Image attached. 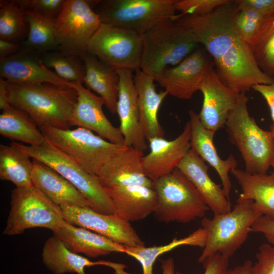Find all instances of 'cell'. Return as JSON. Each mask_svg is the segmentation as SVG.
I'll list each match as a JSON object with an SVG mask.
<instances>
[{
	"mask_svg": "<svg viewBox=\"0 0 274 274\" xmlns=\"http://www.w3.org/2000/svg\"><path fill=\"white\" fill-rule=\"evenodd\" d=\"M235 8L234 2L231 1L209 14L181 16L177 21L204 47L223 83L239 94L246 93L256 85L271 84L273 78L259 68L251 47L236 31Z\"/></svg>",
	"mask_w": 274,
	"mask_h": 274,
	"instance_id": "6da1fadb",
	"label": "cell"
},
{
	"mask_svg": "<svg viewBox=\"0 0 274 274\" xmlns=\"http://www.w3.org/2000/svg\"><path fill=\"white\" fill-rule=\"evenodd\" d=\"M6 81L10 105L27 113L39 128L70 129L77 100L75 89L49 83L26 85Z\"/></svg>",
	"mask_w": 274,
	"mask_h": 274,
	"instance_id": "7a4b0ae2",
	"label": "cell"
},
{
	"mask_svg": "<svg viewBox=\"0 0 274 274\" xmlns=\"http://www.w3.org/2000/svg\"><path fill=\"white\" fill-rule=\"evenodd\" d=\"M246 93L238 95L225 126L229 141L238 149L245 171L265 174L274 160V134L260 127L249 114Z\"/></svg>",
	"mask_w": 274,
	"mask_h": 274,
	"instance_id": "3957f363",
	"label": "cell"
},
{
	"mask_svg": "<svg viewBox=\"0 0 274 274\" xmlns=\"http://www.w3.org/2000/svg\"><path fill=\"white\" fill-rule=\"evenodd\" d=\"M262 215L250 199L238 197L229 212L203 217L201 227L207 233L206 243L197 259L202 263L208 257L220 253L229 259L246 241L252 226Z\"/></svg>",
	"mask_w": 274,
	"mask_h": 274,
	"instance_id": "277c9868",
	"label": "cell"
},
{
	"mask_svg": "<svg viewBox=\"0 0 274 274\" xmlns=\"http://www.w3.org/2000/svg\"><path fill=\"white\" fill-rule=\"evenodd\" d=\"M142 38L140 70L154 80L166 68L181 62L198 45L189 30L177 20L151 29Z\"/></svg>",
	"mask_w": 274,
	"mask_h": 274,
	"instance_id": "5b68a950",
	"label": "cell"
},
{
	"mask_svg": "<svg viewBox=\"0 0 274 274\" xmlns=\"http://www.w3.org/2000/svg\"><path fill=\"white\" fill-rule=\"evenodd\" d=\"M176 0L94 1V11L101 23L124 28L140 34L177 20Z\"/></svg>",
	"mask_w": 274,
	"mask_h": 274,
	"instance_id": "8992f818",
	"label": "cell"
},
{
	"mask_svg": "<svg viewBox=\"0 0 274 274\" xmlns=\"http://www.w3.org/2000/svg\"><path fill=\"white\" fill-rule=\"evenodd\" d=\"M32 159L47 164L71 182L89 201L93 210L101 214H115L113 201L98 176L89 173L76 161L52 145L47 139L40 146L12 142Z\"/></svg>",
	"mask_w": 274,
	"mask_h": 274,
	"instance_id": "52a82bcc",
	"label": "cell"
},
{
	"mask_svg": "<svg viewBox=\"0 0 274 274\" xmlns=\"http://www.w3.org/2000/svg\"><path fill=\"white\" fill-rule=\"evenodd\" d=\"M158 220L188 223L203 217L210 209L190 181L178 168L153 181Z\"/></svg>",
	"mask_w": 274,
	"mask_h": 274,
	"instance_id": "ba28073f",
	"label": "cell"
},
{
	"mask_svg": "<svg viewBox=\"0 0 274 274\" xmlns=\"http://www.w3.org/2000/svg\"><path fill=\"white\" fill-rule=\"evenodd\" d=\"M64 221L60 206L33 185L11 191L10 210L3 234L15 235L30 228L57 229Z\"/></svg>",
	"mask_w": 274,
	"mask_h": 274,
	"instance_id": "9c48e42d",
	"label": "cell"
},
{
	"mask_svg": "<svg viewBox=\"0 0 274 274\" xmlns=\"http://www.w3.org/2000/svg\"><path fill=\"white\" fill-rule=\"evenodd\" d=\"M40 129L52 145L86 171L97 176L104 163L123 146L111 143L83 127L61 129L44 126Z\"/></svg>",
	"mask_w": 274,
	"mask_h": 274,
	"instance_id": "30bf717a",
	"label": "cell"
},
{
	"mask_svg": "<svg viewBox=\"0 0 274 274\" xmlns=\"http://www.w3.org/2000/svg\"><path fill=\"white\" fill-rule=\"evenodd\" d=\"M142 35L124 28L101 23L90 40L87 51L117 70L140 69Z\"/></svg>",
	"mask_w": 274,
	"mask_h": 274,
	"instance_id": "8fae6325",
	"label": "cell"
},
{
	"mask_svg": "<svg viewBox=\"0 0 274 274\" xmlns=\"http://www.w3.org/2000/svg\"><path fill=\"white\" fill-rule=\"evenodd\" d=\"M92 8V1L65 0L55 18L58 49L80 56L87 52L90 40L101 24Z\"/></svg>",
	"mask_w": 274,
	"mask_h": 274,
	"instance_id": "7c38bea8",
	"label": "cell"
},
{
	"mask_svg": "<svg viewBox=\"0 0 274 274\" xmlns=\"http://www.w3.org/2000/svg\"><path fill=\"white\" fill-rule=\"evenodd\" d=\"M60 207L64 220L72 225L93 231L125 247L145 246L129 222L116 214H104L89 208L66 204Z\"/></svg>",
	"mask_w": 274,
	"mask_h": 274,
	"instance_id": "4fadbf2b",
	"label": "cell"
},
{
	"mask_svg": "<svg viewBox=\"0 0 274 274\" xmlns=\"http://www.w3.org/2000/svg\"><path fill=\"white\" fill-rule=\"evenodd\" d=\"M213 66L205 52L196 49L176 65L166 68L155 81L168 94L188 100L200 91L209 71Z\"/></svg>",
	"mask_w": 274,
	"mask_h": 274,
	"instance_id": "5bb4252c",
	"label": "cell"
},
{
	"mask_svg": "<svg viewBox=\"0 0 274 274\" xmlns=\"http://www.w3.org/2000/svg\"><path fill=\"white\" fill-rule=\"evenodd\" d=\"M71 86L77 93L71 126L85 128L111 143L124 145V140L119 128L114 126L104 114V99L84 87L82 83H71Z\"/></svg>",
	"mask_w": 274,
	"mask_h": 274,
	"instance_id": "9a60e30c",
	"label": "cell"
},
{
	"mask_svg": "<svg viewBox=\"0 0 274 274\" xmlns=\"http://www.w3.org/2000/svg\"><path fill=\"white\" fill-rule=\"evenodd\" d=\"M191 127L188 121L182 132L175 139L167 140L155 137L148 140L150 152L143 158L146 176L152 181L177 168L191 149Z\"/></svg>",
	"mask_w": 274,
	"mask_h": 274,
	"instance_id": "2e32d148",
	"label": "cell"
},
{
	"mask_svg": "<svg viewBox=\"0 0 274 274\" xmlns=\"http://www.w3.org/2000/svg\"><path fill=\"white\" fill-rule=\"evenodd\" d=\"M143 151L123 145L102 165L98 173L104 188L130 185L152 187L153 181L146 175Z\"/></svg>",
	"mask_w": 274,
	"mask_h": 274,
	"instance_id": "e0dca14e",
	"label": "cell"
},
{
	"mask_svg": "<svg viewBox=\"0 0 274 274\" xmlns=\"http://www.w3.org/2000/svg\"><path fill=\"white\" fill-rule=\"evenodd\" d=\"M200 91L203 95L200 121L206 128L216 132L225 125L238 94L223 83L214 67L209 71Z\"/></svg>",
	"mask_w": 274,
	"mask_h": 274,
	"instance_id": "ac0fdd59",
	"label": "cell"
},
{
	"mask_svg": "<svg viewBox=\"0 0 274 274\" xmlns=\"http://www.w3.org/2000/svg\"><path fill=\"white\" fill-rule=\"evenodd\" d=\"M1 78L12 83L39 85L52 84L71 87V83L60 77L46 67L39 57L26 48L0 60Z\"/></svg>",
	"mask_w": 274,
	"mask_h": 274,
	"instance_id": "d6986e66",
	"label": "cell"
},
{
	"mask_svg": "<svg viewBox=\"0 0 274 274\" xmlns=\"http://www.w3.org/2000/svg\"><path fill=\"white\" fill-rule=\"evenodd\" d=\"M119 76L118 96L116 107L119 129L124 140V145L142 151L148 148L147 139L140 122L137 94L132 72L117 70Z\"/></svg>",
	"mask_w": 274,
	"mask_h": 274,
	"instance_id": "ffe728a7",
	"label": "cell"
},
{
	"mask_svg": "<svg viewBox=\"0 0 274 274\" xmlns=\"http://www.w3.org/2000/svg\"><path fill=\"white\" fill-rule=\"evenodd\" d=\"M178 168L196 188L205 203L214 215L231 210V203L220 185L210 177L208 166L191 149L178 165Z\"/></svg>",
	"mask_w": 274,
	"mask_h": 274,
	"instance_id": "44dd1931",
	"label": "cell"
},
{
	"mask_svg": "<svg viewBox=\"0 0 274 274\" xmlns=\"http://www.w3.org/2000/svg\"><path fill=\"white\" fill-rule=\"evenodd\" d=\"M42 257L46 267L54 274H86V267L95 265L109 267L114 270L115 274H132L125 271L126 266L124 264L106 260L93 261L72 252L55 235L46 241L42 250Z\"/></svg>",
	"mask_w": 274,
	"mask_h": 274,
	"instance_id": "7402d4cb",
	"label": "cell"
},
{
	"mask_svg": "<svg viewBox=\"0 0 274 274\" xmlns=\"http://www.w3.org/2000/svg\"><path fill=\"white\" fill-rule=\"evenodd\" d=\"M189 116L188 121L191 127V149L216 170L225 193L229 198L232 188L229 173L231 169L236 168V160L232 154L226 159H221L213 142L216 132L206 128L201 123L198 114L193 111H189Z\"/></svg>",
	"mask_w": 274,
	"mask_h": 274,
	"instance_id": "603a6c76",
	"label": "cell"
},
{
	"mask_svg": "<svg viewBox=\"0 0 274 274\" xmlns=\"http://www.w3.org/2000/svg\"><path fill=\"white\" fill-rule=\"evenodd\" d=\"M32 162V185L53 203L91 208L89 201L56 170L39 160L33 159Z\"/></svg>",
	"mask_w": 274,
	"mask_h": 274,
	"instance_id": "cb8c5ba5",
	"label": "cell"
},
{
	"mask_svg": "<svg viewBox=\"0 0 274 274\" xmlns=\"http://www.w3.org/2000/svg\"><path fill=\"white\" fill-rule=\"evenodd\" d=\"M104 188L113 201L115 214L129 222L142 220L155 211L157 199L152 187L130 185Z\"/></svg>",
	"mask_w": 274,
	"mask_h": 274,
	"instance_id": "d4e9b609",
	"label": "cell"
},
{
	"mask_svg": "<svg viewBox=\"0 0 274 274\" xmlns=\"http://www.w3.org/2000/svg\"><path fill=\"white\" fill-rule=\"evenodd\" d=\"M53 233L62 241L70 251L83 254L88 257L95 258L113 252L125 253L124 246L65 220Z\"/></svg>",
	"mask_w": 274,
	"mask_h": 274,
	"instance_id": "484cf974",
	"label": "cell"
},
{
	"mask_svg": "<svg viewBox=\"0 0 274 274\" xmlns=\"http://www.w3.org/2000/svg\"><path fill=\"white\" fill-rule=\"evenodd\" d=\"M134 82L140 122L147 140L164 137V131L159 122L158 113L168 93L165 90L157 92L154 79L140 70L135 72Z\"/></svg>",
	"mask_w": 274,
	"mask_h": 274,
	"instance_id": "4316f807",
	"label": "cell"
},
{
	"mask_svg": "<svg viewBox=\"0 0 274 274\" xmlns=\"http://www.w3.org/2000/svg\"><path fill=\"white\" fill-rule=\"evenodd\" d=\"M85 66L83 83L105 101L113 114L116 113L119 76L117 70L104 63L87 51L81 56Z\"/></svg>",
	"mask_w": 274,
	"mask_h": 274,
	"instance_id": "83f0119b",
	"label": "cell"
},
{
	"mask_svg": "<svg viewBox=\"0 0 274 274\" xmlns=\"http://www.w3.org/2000/svg\"><path fill=\"white\" fill-rule=\"evenodd\" d=\"M230 173L242 189L239 197L252 200L262 215L274 218V175L251 174L233 168Z\"/></svg>",
	"mask_w": 274,
	"mask_h": 274,
	"instance_id": "f1b7e54d",
	"label": "cell"
},
{
	"mask_svg": "<svg viewBox=\"0 0 274 274\" xmlns=\"http://www.w3.org/2000/svg\"><path fill=\"white\" fill-rule=\"evenodd\" d=\"M0 134L12 142L31 146L41 145L46 140L40 129L25 112L9 106L0 115Z\"/></svg>",
	"mask_w": 274,
	"mask_h": 274,
	"instance_id": "f546056e",
	"label": "cell"
},
{
	"mask_svg": "<svg viewBox=\"0 0 274 274\" xmlns=\"http://www.w3.org/2000/svg\"><path fill=\"white\" fill-rule=\"evenodd\" d=\"M30 156L12 145H0V179L12 182L17 188L33 185L32 162Z\"/></svg>",
	"mask_w": 274,
	"mask_h": 274,
	"instance_id": "4dcf8cb0",
	"label": "cell"
},
{
	"mask_svg": "<svg viewBox=\"0 0 274 274\" xmlns=\"http://www.w3.org/2000/svg\"><path fill=\"white\" fill-rule=\"evenodd\" d=\"M206 230L200 227L187 236L182 238H174L168 244L146 247H125V253L137 260L142 265L143 274H154L153 265L161 255L182 246H190L203 248L207 240Z\"/></svg>",
	"mask_w": 274,
	"mask_h": 274,
	"instance_id": "1f68e13d",
	"label": "cell"
},
{
	"mask_svg": "<svg viewBox=\"0 0 274 274\" xmlns=\"http://www.w3.org/2000/svg\"><path fill=\"white\" fill-rule=\"evenodd\" d=\"M24 16L29 28L25 42L26 48L42 53L58 49L55 31V18L29 10L25 11Z\"/></svg>",
	"mask_w": 274,
	"mask_h": 274,
	"instance_id": "d6a6232c",
	"label": "cell"
},
{
	"mask_svg": "<svg viewBox=\"0 0 274 274\" xmlns=\"http://www.w3.org/2000/svg\"><path fill=\"white\" fill-rule=\"evenodd\" d=\"M41 59L45 65L52 68L62 80L71 83H83L85 66L80 56L69 54L60 50L44 52Z\"/></svg>",
	"mask_w": 274,
	"mask_h": 274,
	"instance_id": "836d02e7",
	"label": "cell"
},
{
	"mask_svg": "<svg viewBox=\"0 0 274 274\" xmlns=\"http://www.w3.org/2000/svg\"><path fill=\"white\" fill-rule=\"evenodd\" d=\"M273 17L274 14H263L251 9H237L236 7L233 23L237 33L251 47Z\"/></svg>",
	"mask_w": 274,
	"mask_h": 274,
	"instance_id": "e575fe53",
	"label": "cell"
},
{
	"mask_svg": "<svg viewBox=\"0 0 274 274\" xmlns=\"http://www.w3.org/2000/svg\"><path fill=\"white\" fill-rule=\"evenodd\" d=\"M25 10L15 1L1 2L0 40L11 42L21 38L26 30Z\"/></svg>",
	"mask_w": 274,
	"mask_h": 274,
	"instance_id": "d590c367",
	"label": "cell"
},
{
	"mask_svg": "<svg viewBox=\"0 0 274 274\" xmlns=\"http://www.w3.org/2000/svg\"><path fill=\"white\" fill-rule=\"evenodd\" d=\"M259 68L266 75L274 76V17L251 46Z\"/></svg>",
	"mask_w": 274,
	"mask_h": 274,
	"instance_id": "8d00e7d4",
	"label": "cell"
},
{
	"mask_svg": "<svg viewBox=\"0 0 274 274\" xmlns=\"http://www.w3.org/2000/svg\"><path fill=\"white\" fill-rule=\"evenodd\" d=\"M230 2L229 0H176V6L181 16H203Z\"/></svg>",
	"mask_w": 274,
	"mask_h": 274,
	"instance_id": "74e56055",
	"label": "cell"
},
{
	"mask_svg": "<svg viewBox=\"0 0 274 274\" xmlns=\"http://www.w3.org/2000/svg\"><path fill=\"white\" fill-rule=\"evenodd\" d=\"M25 11L36 12L47 17L56 18L65 0H16Z\"/></svg>",
	"mask_w": 274,
	"mask_h": 274,
	"instance_id": "f35d334b",
	"label": "cell"
},
{
	"mask_svg": "<svg viewBox=\"0 0 274 274\" xmlns=\"http://www.w3.org/2000/svg\"><path fill=\"white\" fill-rule=\"evenodd\" d=\"M250 274H274V246L269 243L261 245L256 255Z\"/></svg>",
	"mask_w": 274,
	"mask_h": 274,
	"instance_id": "ab89813d",
	"label": "cell"
},
{
	"mask_svg": "<svg viewBox=\"0 0 274 274\" xmlns=\"http://www.w3.org/2000/svg\"><path fill=\"white\" fill-rule=\"evenodd\" d=\"M228 259L218 253L208 257L202 263L204 268L203 274H227ZM175 274L183 273L177 271Z\"/></svg>",
	"mask_w": 274,
	"mask_h": 274,
	"instance_id": "60d3db41",
	"label": "cell"
},
{
	"mask_svg": "<svg viewBox=\"0 0 274 274\" xmlns=\"http://www.w3.org/2000/svg\"><path fill=\"white\" fill-rule=\"evenodd\" d=\"M252 232L263 234L269 244L274 246V218L262 215L253 224Z\"/></svg>",
	"mask_w": 274,
	"mask_h": 274,
	"instance_id": "b9f144b4",
	"label": "cell"
},
{
	"mask_svg": "<svg viewBox=\"0 0 274 274\" xmlns=\"http://www.w3.org/2000/svg\"><path fill=\"white\" fill-rule=\"evenodd\" d=\"M234 2L237 9L249 8L263 14H274V0H237Z\"/></svg>",
	"mask_w": 274,
	"mask_h": 274,
	"instance_id": "7bdbcfd3",
	"label": "cell"
},
{
	"mask_svg": "<svg viewBox=\"0 0 274 274\" xmlns=\"http://www.w3.org/2000/svg\"><path fill=\"white\" fill-rule=\"evenodd\" d=\"M273 81L269 84H258L254 85L252 89L258 92L266 101L270 112L272 124L270 131H274V76Z\"/></svg>",
	"mask_w": 274,
	"mask_h": 274,
	"instance_id": "ee69618b",
	"label": "cell"
},
{
	"mask_svg": "<svg viewBox=\"0 0 274 274\" xmlns=\"http://www.w3.org/2000/svg\"><path fill=\"white\" fill-rule=\"evenodd\" d=\"M19 48V45L14 42L0 40V60L18 52Z\"/></svg>",
	"mask_w": 274,
	"mask_h": 274,
	"instance_id": "f6af8a7d",
	"label": "cell"
},
{
	"mask_svg": "<svg viewBox=\"0 0 274 274\" xmlns=\"http://www.w3.org/2000/svg\"><path fill=\"white\" fill-rule=\"evenodd\" d=\"M10 106L9 101V94L6 80L0 79V109L3 110Z\"/></svg>",
	"mask_w": 274,
	"mask_h": 274,
	"instance_id": "bcb514c9",
	"label": "cell"
},
{
	"mask_svg": "<svg viewBox=\"0 0 274 274\" xmlns=\"http://www.w3.org/2000/svg\"><path fill=\"white\" fill-rule=\"evenodd\" d=\"M252 265V261L247 260L242 264L229 269L227 274H250V269Z\"/></svg>",
	"mask_w": 274,
	"mask_h": 274,
	"instance_id": "7dc6e473",
	"label": "cell"
},
{
	"mask_svg": "<svg viewBox=\"0 0 274 274\" xmlns=\"http://www.w3.org/2000/svg\"><path fill=\"white\" fill-rule=\"evenodd\" d=\"M162 274H175V263L173 258H168L162 260Z\"/></svg>",
	"mask_w": 274,
	"mask_h": 274,
	"instance_id": "c3c4849f",
	"label": "cell"
},
{
	"mask_svg": "<svg viewBox=\"0 0 274 274\" xmlns=\"http://www.w3.org/2000/svg\"><path fill=\"white\" fill-rule=\"evenodd\" d=\"M271 132H272L273 133V134H274V131H273H273H271ZM271 167L273 168V170H274V160H273V162H272V163ZM273 175H274V172H273Z\"/></svg>",
	"mask_w": 274,
	"mask_h": 274,
	"instance_id": "681fc988",
	"label": "cell"
}]
</instances>
